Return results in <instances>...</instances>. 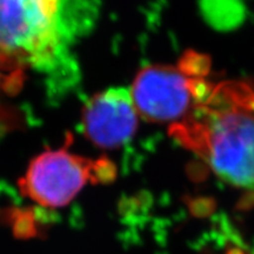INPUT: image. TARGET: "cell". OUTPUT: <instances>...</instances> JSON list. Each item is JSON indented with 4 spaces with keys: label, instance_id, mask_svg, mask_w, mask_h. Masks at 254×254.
Wrapping results in <instances>:
<instances>
[{
    "label": "cell",
    "instance_id": "cell-1",
    "mask_svg": "<svg viewBox=\"0 0 254 254\" xmlns=\"http://www.w3.org/2000/svg\"><path fill=\"white\" fill-rule=\"evenodd\" d=\"M97 0H0V59L56 80L75 81L71 47L93 26Z\"/></svg>",
    "mask_w": 254,
    "mask_h": 254
},
{
    "label": "cell",
    "instance_id": "cell-2",
    "mask_svg": "<svg viewBox=\"0 0 254 254\" xmlns=\"http://www.w3.org/2000/svg\"><path fill=\"white\" fill-rule=\"evenodd\" d=\"M180 145L204 159L212 171L254 195V85L227 80L207 94L170 128Z\"/></svg>",
    "mask_w": 254,
    "mask_h": 254
},
{
    "label": "cell",
    "instance_id": "cell-3",
    "mask_svg": "<svg viewBox=\"0 0 254 254\" xmlns=\"http://www.w3.org/2000/svg\"><path fill=\"white\" fill-rule=\"evenodd\" d=\"M212 84L190 77L180 67L153 65L142 68L131 94L139 116L152 123H178L207 94Z\"/></svg>",
    "mask_w": 254,
    "mask_h": 254
},
{
    "label": "cell",
    "instance_id": "cell-4",
    "mask_svg": "<svg viewBox=\"0 0 254 254\" xmlns=\"http://www.w3.org/2000/svg\"><path fill=\"white\" fill-rule=\"evenodd\" d=\"M91 166L90 159L66 148L45 151L31 161L19 189L43 207H63L91 180Z\"/></svg>",
    "mask_w": 254,
    "mask_h": 254
},
{
    "label": "cell",
    "instance_id": "cell-5",
    "mask_svg": "<svg viewBox=\"0 0 254 254\" xmlns=\"http://www.w3.org/2000/svg\"><path fill=\"white\" fill-rule=\"evenodd\" d=\"M85 135L100 148H117L135 134L138 111L131 91L112 87L92 97L82 112Z\"/></svg>",
    "mask_w": 254,
    "mask_h": 254
},
{
    "label": "cell",
    "instance_id": "cell-6",
    "mask_svg": "<svg viewBox=\"0 0 254 254\" xmlns=\"http://www.w3.org/2000/svg\"><path fill=\"white\" fill-rule=\"evenodd\" d=\"M201 4L206 18L219 27L234 25L237 14L243 12V9H238L236 0H202Z\"/></svg>",
    "mask_w": 254,
    "mask_h": 254
},
{
    "label": "cell",
    "instance_id": "cell-7",
    "mask_svg": "<svg viewBox=\"0 0 254 254\" xmlns=\"http://www.w3.org/2000/svg\"><path fill=\"white\" fill-rule=\"evenodd\" d=\"M7 220L12 227L13 236L18 239H32L38 237V213L28 208H12L7 212Z\"/></svg>",
    "mask_w": 254,
    "mask_h": 254
},
{
    "label": "cell",
    "instance_id": "cell-8",
    "mask_svg": "<svg viewBox=\"0 0 254 254\" xmlns=\"http://www.w3.org/2000/svg\"><path fill=\"white\" fill-rule=\"evenodd\" d=\"M24 69L0 59V92H14L23 82Z\"/></svg>",
    "mask_w": 254,
    "mask_h": 254
},
{
    "label": "cell",
    "instance_id": "cell-9",
    "mask_svg": "<svg viewBox=\"0 0 254 254\" xmlns=\"http://www.w3.org/2000/svg\"><path fill=\"white\" fill-rule=\"evenodd\" d=\"M117 178V168L109 158L101 157L92 160L91 182L93 184H111Z\"/></svg>",
    "mask_w": 254,
    "mask_h": 254
},
{
    "label": "cell",
    "instance_id": "cell-10",
    "mask_svg": "<svg viewBox=\"0 0 254 254\" xmlns=\"http://www.w3.org/2000/svg\"><path fill=\"white\" fill-rule=\"evenodd\" d=\"M192 209L198 214L201 211H204L205 213H207L209 209H212V206L208 205V200H199V201H195L194 204L192 205Z\"/></svg>",
    "mask_w": 254,
    "mask_h": 254
}]
</instances>
